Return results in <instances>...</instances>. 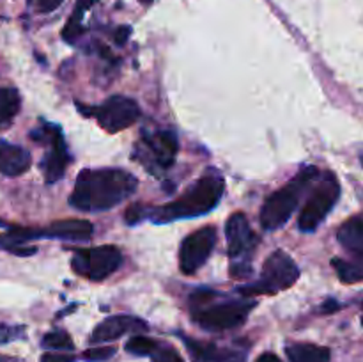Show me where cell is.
Masks as SVG:
<instances>
[{"label": "cell", "instance_id": "1", "mask_svg": "<svg viewBox=\"0 0 363 362\" xmlns=\"http://www.w3.org/2000/svg\"><path fill=\"white\" fill-rule=\"evenodd\" d=\"M137 177L124 169H85L78 174L69 204L82 212H105L137 190Z\"/></svg>", "mask_w": 363, "mask_h": 362}, {"label": "cell", "instance_id": "2", "mask_svg": "<svg viewBox=\"0 0 363 362\" xmlns=\"http://www.w3.org/2000/svg\"><path fill=\"white\" fill-rule=\"evenodd\" d=\"M225 183L222 177L215 172H209L202 176L194 187L184 192L183 197L169 202L160 208L149 209L147 219L156 224H167L177 219H190V216L204 215L211 212L222 199Z\"/></svg>", "mask_w": 363, "mask_h": 362}, {"label": "cell", "instance_id": "3", "mask_svg": "<svg viewBox=\"0 0 363 362\" xmlns=\"http://www.w3.org/2000/svg\"><path fill=\"white\" fill-rule=\"evenodd\" d=\"M211 291H195L190 298L194 319L206 330L222 332V330L236 329L243 325L252 309L255 307L254 300H233L223 304L211 305Z\"/></svg>", "mask_w": 363, "mask_h": 362}, {"label": "cell", "instance_id": "4", "mask_svg": "<svg viewBox=\"0 0 363 362\" xmlns=\"http://www.w3.org/2000/svg\"><path fill=\"white\" fill-rule=\"evenodd\" d=\"M319 176V170L314 165H307L300 170L284 188L266 199L261 209V226L266 231H275L282 227L291 219L293 212L300 202L301 194L312 185V181Z\"/></svg>", "mask_w": 363, "mask_h": 362}, {"label": "cell", "instance_id": "5", "mask_svg": "<svg viewBox=\"0 0 363 362\" xmlns=\"http://www.w3.org/2000/svg\"><path fill=\"white\" fill-rule=\"evenodd\" d=\"M300 279V268L289 254L284 251H275L262 266V273L257 283L238 287L243 297L254 295H277L284 290H289Z\"/></svg>", "mask_w": 363, "mask_h": 362}, {"label": "cell", "instance_id": "6", "mask_svg": "<svg viewBox=\"0 0 363 362\" xmlns=\"http://www.w3.org/2000/svg\"><path fill=\"white\" fill-rule=\"evenodd\" d=\"M227 248L230 258V275L245 279L252 273V252L257 247V234L243 213H234L225 224Z\"/></svg>", "mask_w": 363, "mask_h": 362}, {"label": "cell", "instance_id": "7", "mask_svg": "<svg viewBox=\"0 0 363 362\" xmlns=\"http://www.w3.org/2000/svg\"><path fill=\"white\" fill-rule=\"evenodd\" d=\"M340 195V185L337 181L335 174L325 172L321 181H318V187L312 190V195L308 197L307 204L301 209L300 216H298V227L303 233H311V231L318 229L319 224L328 216L335 202L339 201Z\"/></svg>", "mask_w": 363, "mask_h": 362}, {"label": "cell", "instance_id": "8", "mask_svg": "<svg viewBox=\"0 0 363 362\" xmlns=\"http://www.w3.org/2000/svg\"><path fill=\"white\" fill-rule=\"evenodd\" d=\"M78 109L85 116H94L98 119L99 126L108 131V133L126 130L140 117V109H138L137 103L121 94L110 96L99 106H82L78 103Z\"/></svg>", "mask_w": 363, "mask_h": 362}, {"label": "cell", "instance_id": "9", "mask_svg": "<svg viewBox=\"0 0 363 362\" xmlns=\"http://www.w3.org/2000/svg\"><path fill=\"white\" fill-rule=\"evenodd\" d=\"M123 261V254L113 245H101L94 248L74 251L71 266L74 273L89 280H103L112 275Z\"/></svg>", "mask_w": 363, "mask_h": 362}, {"label": "cell", "instance_id": "10", "mask_svg": "<svg viewBox=\"0 0 363 362\" xmlns=\"http://www.w3.org/2000/svg\"><path fill=\"white\" fill-rule=\"evenodd\" d=\"M32 137H35V141L45 138L48 142V151H46L45 158H43L41 167L43 172H45L46 183H55V181H59L64 176L67 162H69V155H67L62 131L55 124H43L38 131H32Z\"/></svg>", "mask_w": 363, "mask_h": 362}, {"label": "cell", "instance_id": "11", "mask_svg": "<svg viewBox=\"0 0 363 362\" xmlns=\"http://www.w3.org/2000/svg\"><path fill=\"white\" fill-rule=\"evenodd\" d=\"M216 243V229L208 226L195 231L190 236L184 238L179 248V268L181 272L191 275L197 272L209 259Z\"/></svg>", "mask_w": 363, "mask_h": 362}, {"label": "cell", "instance_id": "12", "mask_svg": "<svg viewBox=\"0 0 363 362\" xmlns=\"http://www.w3.org/2000/svg\"><path fill=\"white\" fill-rule=\"evenodd\" d=\"M147 330V323L144 319H138L135 316L117 314L110 316L105 322L99 323L91 336V343H106V341L119 339L124 334L131 332H144Z\"/></svg>", "mask_w": 363, "mask_h": 362}, {"label": "cell", "instance_id": "13", "mask_svg": "<svg viewBox=\"0 0 363 362\" xmlns=\"http://www.w3.org/2000/svg\"><path fill=\"white\" fill-rule=\"evenodd\" d=\"M184 344H186L188 353L194 362H247V353L243 350H236V348L202 343V341L188 339V337H184Z\"/></svg>", "mask_w": 363, "mask_h": 362}, {"label": "cell", "instance_id": "14", "mask_svg": "<svg viewBox=\"0 0 363 362\" xmlns=\"http://www.w3.org/2000/svg\"><path fill=\"white\" fill-rule=\"evenodd\" d=\"M142 141H144L147 151L151 153L156 165H160L162 169L172 167L177 155V149H179L177 138L172 131H155V133H147L145 131L142 135Z\"/></svg>", "mask_w": 363, "mask_h": 362}, {"label": "cell", "instance_id": "15", "mask_svg": "<svg viewBox=\"0 0 363 362\" xmlns=\"http://www.w3.org/2000/svg\"><path fill=\"white\" fill-rule=\"evenodd\" d=\"M30 153L21 146L0 141V174L9 177L21 176L30 167Z\"/></svg>", "mask_w": 363, "mask_h": 362}, {"label": "cell", "instance_id": "16", "mask_svg": "<svg viewBox=\"0 0 363 362\" xmlns=\"http://www.w3.org/2000/svg\"><path fill=\"white\" fill-rule=\"evenodd\" d=\"M43 238H57V240H71L84 241L89 240L94 233V227L89 220H59V222L50 224L46 229H41Z\"/></svg>", "mask_w": 363, "mask_h": 362}, {"label": "cell", "instance_id": "17", "mask_svg": "<svg viewBox=\"0 0 363 362\" xmlns=\"http://www.w3.org/2000/svg\"><path fill=\"white\" fill-rule=\"evenodd\" d=\"M337 238L346 251L363 259V215L353 216L342 224V227L337 231Z\"/></svg>", "mask_w": 363, "mask_h": 362}, {"label": "cell", "instance_id": "18", "mask_svg": "<svg viewBox=\"0 0 363 362\" xmlns=\"http://www.w3.org/2000/svg\"><path fill=\"white\" fill-rule=\"evenodd\" d=\"M286 353L291 362H330V350L311 343L289 344Z\"/></svg>", "mask_w": 363, "mask_h": 362}, {"label": "cell", "instance_id": "19", "mask_svg": "<svg viewBox=\"0 0 363 362\" xmlns=\"http://www.w3.org/2000/svg\"><path fill=\"white\" fill-rule=\"evenodd\" d=\"M20 92L13 87H0V130L7 128L20 112Z\"/></svg>", "mask_w": 363, "mask_h": 362}, {"label": "cell", "instance_id": "20", "mask_svg": "<svg viewBox=\"0 0 363 362\" xmlns=\"http://www.w3.org/2000/svg\"><path fill=\"white\" fill-rule=\"evenodd\" d=\"M94 0H78L77 7L73 11V16L67 20L66 27L62 31V38L66 39L67 43H74L77 38H80L82 32H84V23H82V18H84V13L92 6Z\"/></svg>", "mask_w": 363, "mask_h": 362}, {"label": "cell", "instance_id": "21", "mask_svg": "<svg viewBox=\"0 0 363 362\" xmlns=\"http://www.w3.org/2000/svg\"><path fill=\"white\" fill-rule=\"evenodd\" d=\"M335 272L344 283H358L363 280V263H350L344 259H333Z\"/></svg>", "mask_w": 363, "mask_h": 362}, {"label": "cell", "instance_id": "22", "mask_svg": "<svg viewBox=\"0 0 363 362\" xmlns=\"http://www.w3.org/2000/svg\"><path fill=\"white\" fill-rule=\"evenodd\" d=\"M160 348L158 341L151 339L145 336H135L126 343V351L131 355H138V357H145V355H152Z\"/></svg>", "mask_w": 363, "mask_h": 362}, {"label": "cell", "instance_id": "23", "mask_svg": "<svg viewBox=\"0 0 363 362\" xmlns=\"http://www.w3.org/2000/svg\"><path fill=\"white\" fill-rule=\"evenodd\" d=\"M41 346L46 350H73V339L64 330H53L43 337Z\"/></svg>", "mask_w": 363, "mask_h": 362}, {"label": "cell", "instance_id": "24", "mask_svg": "<svg viewBox=\"0 0 363 362\" xmlns=\"http://www.w3.org/2000/svg\"><path fill=\"white\" fill-rule=\"evenodd\" d=\"M116 355V348L113 346H98L91 348V350L84 351L85 362H105Z\"/></svg>", "mask_w": 363, "mask_h": 362}, {"label": "cell", "instance_id": "25", "mask_svg": "<svg viewBox=\"0 0 363 362\" xmlns=\"http://www.w3.org/2000/svg\"><path fill=\"white\" fill-rule=\"evenodd\" d=\"M152 362H184V361L181 358V355L177 353L174 348L162 346V344H160L158 350L152 353Z\"/></svg>", "mask_w": 363, "mask_h": 362}, {"label": "cell", "instance_id": "26", "mask_svg": "<svg viewBox=\"0 0 363 362\" xmlns=\"http://www.w3.org/2000/svg\"><path fill=\"white\" fill-rule=\"evenodd\" d=\"M25 336V327L14 325H0V344L9 343V341L21 339Z\"/></svg>", "mask_w": 363, "mask_h": 362}, {"label": "cell", "instance_id": "27", "mask_svg": "<svg viewBox=\"0 0 363 362\" xmlns=\"http://www.w3.org/2000/svg\"><path fill=\"white\" fill-rule=\"evenodd\" d=\"M147 215H149V209H145L144 206L140 204H133L126 209V213H124V220H126L130 226H135V224L140 222V220L147 219Z\"/></svg>", "mask_w": 363, "mask_h": 362}, {"label": "cell", "instance_id": "28", "mask_svg": "<svg viewBox=\"0 0 363 362\" xmlns=\"http://www.w3.org/2000/svg\"><path fill=\"white\" fill-rule=\"evenodd\" d=\"M64 0H28V6L38 13H52Z\"/></svg>", "mask_w": 363, "mask_h": 362}, {"label": "cell", "instance_id": "29", "mask_svg": "<svg viewBox=\"0 0 363 362\" xmlns=\"http://www.w3.org/2000/svg\"><path fill=\"white\" fill-rule=\"evenodd\" d=\"M41 362H74V357L69 353H45Z\"/></svg>", "mask_w": 363, "mask_h": 362}, {"label": "cell", "instance_id": "30", "mask_svg": "<svg viewBox=\"0 0 363 362\" xmlns=\"http://www.w3.org/2000/svg\"><path fill=\"white\" fill-rule=\"evenodd\" d=\"M130 32H131L130 27H119L116 32V41L119 43V45H123V43L128 39V35H130Z\"/></svg>", "mask_w": 363, "mask_h": 362}, {"label": "cell", "instance_id": "31", "mask_svg": "<svg viewBox=\"0 0 363 362\" xmlns=\"http://www.w3.org/2000/svg\"><path fill=\"white\" fill-rule=\"evenodd\" d=\"M255 362H282V361H280L275 353H269L268 351V353H262Z\"/></svg>", "mask_w": 363, "mask_h": 362}, {"label": "cell", "instance_id": "32", "mask_svg": "<svg viewBox=\"0 0 363 362\" xmlns=\"http://www.w3.org/2000/svg\"><path fill=\"white\" fill-rule=\"evenodd\" d=\"M0 362H21V361H20V358L7 357V355H0Z\"/></svg>", "mask_w": 363, "mask_h": 362}, {"label": "cell", "instance_id": "33", "mask_svg": "<svg viewBox=\"0 0 363 362\" xmlns=\"http://www.w3.org/2000/svg\"><path fill=\"white\" fill-rule=\"evenodd\" d=\"M142 2H145V4H149V2H152V0H142Z\"/></svg>", "mask_w": 363, "mask_h": 362}, {"label": "cell", "instance_id": "34", "mask_svg": "<svg viewBox=\"0 0 363 362\" xmlns=\"http://www.w3.org/2000/svg\"><path fill=\"white\" fill-rule=\"evenodd\" d=\"M362 165H363V156H362Z\"/></svg>", "mask_w": 363, "mask_h": 362}, {"label": "cell", "instance_id": "35", "mask_svg": "<svg viewBox=\"0 0 363 362\" xmlns=\"http://www.w3.org/2000/svg\"><path fill=\"white\" fill-rule=\"evenodd\" d=\"M362 325H363V318H362Z\"/></svg>", "mask_w": 363, "mask_h": 362}, {"label": "cell", "instance_id": "36", "mask_svg": "<svg viewBox=\"0 0 363 362\" xmlns=\"http://www.w3.org/2000/svg\"><path fill=\"white\" fill-rule=\"evenodd\" d=\"M0 226H2V222H0Z\"/></svg>", "mask_w": 363, "mask_h": 362}]
</instances>
